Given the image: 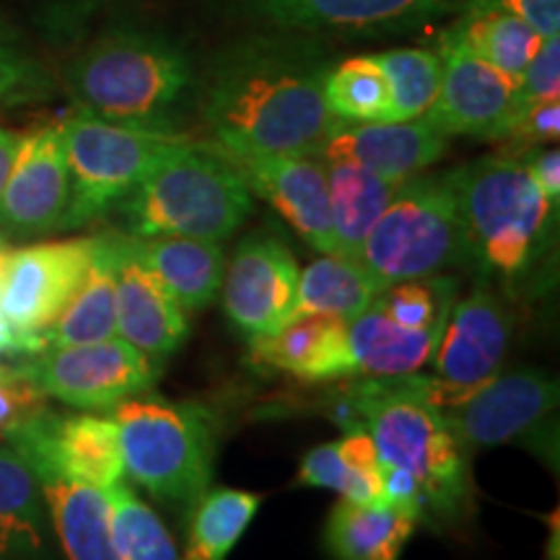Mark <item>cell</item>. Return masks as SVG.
I'll list each match as a JSON object with an SVG mask.
<instances>
[{
	"label": "cell",
	"instance_id": "cell-11",
	"mask_svg": "<svg viewBox=\"0 0 560 560\" xmlns=\"http://www.w3.org/2000/svg\"><path fill=\"white\" fill-rule=\"evenodd\" d=\"M94 247L96 236H81L9 249L3 257L0 314L24 342L26 355L39 353V332L52 325L70 296L79 291Z\"/></svg>",
	"mask_w": 560,
	"mask_h": 560
},
{
	"label": "cell",
	"instance_id": "cell-31",
	"mask_svg": "<svg viewBox=\"0 0 560 560\" xmlns=\"http://www.w3.org/2000/svg\"><path fill=\"white\" fill-rule=\"evenodd\" d=\"M45 542V499L24 457L0 446V558L26 556Z\"/></svg>",
	"mask_w": 560,
	"mask_h": 560
},
{
	"label": "cell",
	"instance_id": "cell-24",
	"mask_svg": "<svg viewBox=\"0 0 560 560\" xmlns=\"http://www.w3.org/2000/svg\"><path fill=\"white\" fill-rule=\"evenodd\" d=\"M441 330H410L369 306L348 322V380L416 374L433 359Z\"/></svg>",
	"mask_w": 560,
	"mask_h": 560
},
{
	"label": "cell",
	"instance_id": "cell-32",
	"mask_svg": "<svg viewBox=\"0 0 560 560\" xmlns=\"http://www.w3.org/2000/svg\"><path fill=\"white\" fill-rule=\"evenodd\" d=\"M262 495L236 488L206 490L190 509V529L182 560H226L260 511Z\"/></svg>",
	"mask_w": 560,
	"mask_h": 560
},
{
	"label": "cell",
	"instance_id": "cell-28",
	"mask_svg": "<svg viewBox=\"0 0 560 560\" xmlns=\"http://www.w3.org/2000/svg\"><path fill=\"white\" fill-rule=\"evenodd\" d=\"M382 289L359 257L327 252L301 270L296 301L289 319L332 317L353 322L363 314Z\"/></svg>",
	"mask_w": 560,
	"mask_h": 560
},
{
	"label": "cell",
	"instance_id": "cell-19",
	"mask_svg": "<svg viewBox=\"0 0 560 560\" xmlns=\"http://www.w3.org/2000/svg\"><path fill=\"white\" fill-rule=\"evenodd\" d=\"M450 138L425 117L408 122H346L327 132L317 156L325 161H353L369 172L402 185L418 177L446 153Z\"/></svg>",
	"mask_w": 560,
	"mask_h": 560
},
{
	"label": "cell",
	"instance_id": "cell-37",
	"mask_svg": "<svg viewBox=\"0 0 560 560\" xmlns=\"http://www.w3.org/2000/svg\"><path fill=\"white\" fill-rule=\"evenodd\" d=\"M50 94V79L24 47L0 30V107L26 104Z\"/></svg>",
	"mask_w": 560,
	"mask_h": 560
},
{
	"label": "cell",
	"instance_id": "cell-8",
	"mask_svg": "<svg viewBox=\"0 0 560 560\" xmlns=\"http://www.w3.org/2000/svg\"><path fill=\"white\" fill-rule=\"evenodd\" d=\"M60 125L70 174V202L62 231L102 219L161 156L187 140L182 132L109 122L81 109Z\"/></svg>",
	"mask_w": 560,
	"mask_h": 560
},
{
	"label": "cell",
	"instance_id": "cell-7",
	"mask_svg": "<svg viewBox=\"0 0 560 560\" xmlns=\"http://www.w3.org/2000/svg\"><path fill=\"white\" fill-rule=\"evenodd\" d=\"M359 260L380 289L444 276L454 265L472 260L446 174L405 179L363 240Z\"/></svg>",
	"mask_w": 560,
	"mask_h": 560
},
{
	"label": "cell",
	"instance_id": "cell-10",
	"mask_svg": "<svg viewBox=\"0 0 560 560\" xmlns=\"http://www.w3.org/2000/svg\"><path fill=\"white\" fill-rule=\"evenodd\" d=\"M13 363L45 397L79 410H109L156 382L149 355L120 338L47 348Z\"/></svg>",
	"mask_w": 560,
	"mask_h": 560
},
{
	"label": "cell",
	"instance_id": "cell-40",
	"mask_svg": "<svg viewBox=\"0 0 560 560\" xmlns=\"http://www.w3.org/2000/svg\"><path fill=\"white\" fill-rule=\"evenodd\" d=\"M560 132V100H545L516 107L514 122L503 140H516L522 145H550Z\"/></svg>",
	"mask_w": 560,
	"mask_h": 560
},
{
	"label": "cell",
	"instance_id": "cell-22",
	"mask_svg": "<svg viewBox=\"0 0 560 560\" xmlns=\"http://www.w3.org/2000/svg\"><path fill=\"white\" fill-rule=\"evenodd\" d=\"M249 359L299 382L348 380V322L332 317L285 322L272 335L249 340Z\"/></svg>",
	"mask_w": 560,
	"mask_h": 560
},
{
	"label": "cell",
	"instance_id": "cell-6",
	"mask_svg": "<svg viewBox=\"0 0 560 560\" xmlns=\"http://www.w3.org/2000/svg\"><path fill=\"white\" fill-rule=\"evenodd\" d=\"M109 418L120 433L125 475L156 501L190 511L213 478V416L195 402L136 395Z\"/></svg>",
	"mask_w": 560,
	"mask_h": 560
},
{
	"label": "cell",
	"instance_id": "cell-16",
	"mask_svg": "<svg viewBox=\"0 0 560 560\" xmlns=\"http://www.w3.org/2000/svg\"><path fill=\"white\" fill-rule=\"evenodd\" d=\"M221 153L240 172L249 192L268 200L312 249L322 255L335 252L330 185L327 166L319 159L304 153Z\"/></svg>",
	"mask_w": 560,
	"mask_h": 560
},
{
	"label": "cell",
	"instance_id": "cell-12",
	"mask_svg": "<svg viewBox=\"0 0 560 560\" xmlns=\"http://www.w3.org/2000/svg\"><path fill=\"white\" fill-rule=\"evenodd\" d=\"M441 83L425 120L450 136L503 140L516 115V83L459 39L441 42Z\"/></svg>",
	"mask_w": 560,
	"mask_h": 560
},
{
	"label": "cell",
	"instance_id": "cell-13",
	"mask_svg": "<svg viewBox=\"0 0 560 560\" xmlns=\"http://www.w3.org/2000/svg\"><path fill=\"white\" fill-rule=\"evenodd\" d=\"M299 278L289 244L270 234L247 236L223 272L221 299L229 322L247 340L280 330L296 301Z\"/></svg>",
	"mask_w": 560,
	"mask_h": 560
},
{
	"label": "cell",
	"instance_id": "cell-34",
	"mask_svg": "<svg viewBox=\"0 0 560 560\" xmlns=\"http://www.w3.org/2000/svg\"><path fill=\"white\" fill-rule=\"evenodd\" d=\"M389 83L387 122H408L431 109L441 83V58L431 50H389L374 55Z\"/></svg>",
	"mask_w": 560,
	"mask_h": 560
},
{
	"label": "cell",
	"instance_id": "cell-1",
	"mask_svg": "<svg viewBox=\"0 0 560 560\" xmlns=\"http://www.w3.org/2000/svg\"><path fill=\"white\" fill-rule=\"evenodd\" d=\"M317 55L285 42H252L221 58L208 81L202 117L215 149L317 156L338 122L322 94Z\"/></svg>",
	"mask_w": 560,
	"mask_h": 560
},
{
	"label": "cell",
	"instance_id": "cell-15",
	"mask_svg": "<svg viewBox=\"0 0 560 560\" xmlns=\"http://www.w3.org/2000/svg\"><path fill=\"white\" fill-rule=\"evenodd\" d=\"M5 441L24 459H42L55 470L102 490L128 478L120 433L109 416L45 410L9 433Z\"/></svg>",
	"mask_w": 560,
	"mask_h": 560
},
{
	"label": "cell",
	"instance_id": "cell-42",
	"mask_svg": "<svg viewBox=\"0 0 560 560\" xmlns=\"http://www.w3.org/2000/svg\"><path fill=\"white\" fill-rule=\"evenodd\" d=\"M524 166L535 179V185L540 187V192L545 195V200L550 202L552 208L558 210V200H560V153L558 149H540L535 151L532 156L524 159Z\"/></svg>",
	"mask_w": 560,
	"mask_h": 560
},
{
	"label": "cell",
	"instance_id": "cell-25",
	"mask_svg": "<svg viewBox=\"0 0 560 560\" xmlns=\"http://www.w3.org/2000/svg\"><path fill=\"white\" fill-rule=\"evenodd\" d=\"M117 338L115 236H96L94 257L79 291L70 296L50 327L39 332V350Z\"/></svg>",
	"mask_w": 560,
	"mask_h": 560
},
{
	"label": "cell",
	"instance_id": "cell-38",
	"mask_svg": "<svg viewBox=\"0 0 560 560\" xmlns=\"http://www.w3.org/2000/svg\"><path fill=\"white\" fill-rule=\"evenodd\" d=\"M47 410V397L16 363L0 359V439Z\"/></svg>",
	"mask_w": 560,
	"mask_h": 560
},
{
	"label": "cell",
	"instance_id": "cell-33",
	"mask_svg": "<svg viewBox=\"0 0 560 560\" xmlns=\"http://www.w3.org/2000/svg\"><path fill=\"white\" fill-rule=\"evenodd\" d=\"M322 94L335 120L387 122L389 117V83L374 55L342 60L327 70Z\"/></svg>",
	"mask_w": 560,
	"mask_h": 560
},
{
	"label": "cell",
	"instance_id": "cell-30",
	"mask_svg": "<svg viewBox=\"0 0 560 560\" xmlns=\"http://www.w3.org/2000/svg\"><path fill=\"white\" fill-rule=\"evenodd\" d=\"M450 34L514 83L542 45V37L527 21L482 0H470L467 16Z\"/></svg>",
	"mask_w": 560,
	"mask_h": 560
},
{
	"label": "cell",
	"instance_id": "cell-36",
	"mask_svg": "<svg viewBox=\"0 0 560 560\" xmlns=\"http://www.w3.org/2000/svg\"><path fill=\"white\" fill-rule=\"evenodd\" d=\"M457 285L450 276L402 280L376 293L371 306L410 330H431L446 325L452 304L457 301Z\"/></svg>",
	"mask_w": 560,
	"mask_h": 560
},
{
	"label": "cell",
	"instance_id": "cell-14",
	"mask_svg": "<svg viewBox=\"0 0 560 560\" xmlns=\"http://www.w3.org/2000/svg\"><path fill=\"white\" fill-rule=\"evenodd\" d=\"M68 202L70 174L58 122L21 140L16 164L0 192V234L9 242H26L62 231Z\"/></svg>",
	"mask_w": 560,
	"mask_h": 560
},
{
	"label": "cell",
	"instance_id": "cell-35",
	"mask_svg": "<svg viewBox=\"0 0 560 560\" xmlns=\"http://www.w3.org/2000/svg\"><path fill=\"white\" fill-rule=\"evenodd\" d=\"M112 529L122 560H182L166 524L122 482L107 488Z\"/></svg>",
	"mask_w": 560,
	"mask_h": 560
},
{
	"label": "cell",
	"instance_id": "cell-3",
	"mask_svg": "<svg viewBox=\"0 0 560 560\" xmlns=\"http://www.w3.org/2000/svg\"><path fill=\"white\" fill-rule=\"evenodd\" d=\"M117 208L130 236L223 242L249 219L255 202L219 149L187 138L161 156Z\"/></svg>",
	"mask_w": 560,
	"mask_h": 560
},
{
	"label": "cell",
	"instance_id": "cell-4",
	"mask_svg": "<svg viewBox=\"0 0 560 560\" xmlns=\"http://www.w3.org/2000/svg\"><path fill=\"white\" fill-rule=\"evenodd\" d=\"M190 83L187 55L174 42L145 32H112L66 70V86L81 112L145 128H164V117Z\"/></svg>",
	"mask_w": 560,
	"mask_h": 560
},
{
	"label": "cell",
	"instance_id": "cell-43",
	"mask_svg": "<svg viewBox=\"0 0 560 560\" xmlns=\"http://www.w3.org/2000/svg\"><path fill=\"white\" fill-rule=\"evenodd\" d=\"M21 140H24V136H19V132L0 125V192H3L5 182L11 177L13 164H16Z\"/></svg>",
	"mask_w": 560,
	"mask_h": 560
},
{
	"label": "cell",
	"instance_id": "cell-2",
	"mask_svg": "<svg viewBox=\"0 0 560 560\" xmlns=\"http://www.w3.org/2000/svg\"><path fill=\"white\" fill-rule=\"evenodd\" d=\"M452 384L436 376L359 380L340 400L342 429L363 425L380 465L408 470L423 493L425 516L457 520L472 501L470 452L462 446L444 408Z\"/></svg>",
	"mask_w": 560,
	"mask_h": 560
},
{
	"label": "cell",
	"instance_id": "cell-9",
	"mask_svg": "<svg viewBox=\"0 0 560 560\" xmlns=\"http://www.w3.org/2000/svg\"><path fill=\"white\" fill-rule=\"evenodd\" d=\"M467 452L522 446L558 465V382L537 369L495 374L444 408Z\"/></svg>",
	"mask_w": 560,
	"mask_h": 560
},
{
	"label": "cell",
	"instance_id": "cell-5",
	"mask_svg": "<svg viewBox=\"0 0 560 560\" xmlns=\"http://www.w3.org/2000/svg\"><path fill=\"white\" fill-rule=\"evenodd\" d=\"M465 223L470 257L501 278H522L548 240L556 208L524 161L482 156L446 174Z\"/></svg>",
	"mask_w": 560,
	"mask_h": 560
},
{
	"label": "cell",
	"instance_id": "cell-21",
	"mask_svg": "<svg viewBox=\"0 0 560 560\" xmlns=\"http://www.w3.org/2000/svg\"><path fill=\"white\" fill-rule=\"evenodd\" d=\"M446 0H242L244 11L285 32H366L431 16Z\"/></svg>",
	"mask_w": 560,
	"mask_h": 560
},
{
	"label": "cell",
	"instance_id": "cell-17",
	"mask_svg": "<svg viewBox=\"0 0 560 560\" xmlns=\"http://www.w3.org/2000/svg\"><path fill=\"white\" fill-rule=\"evenodd\" d=\"M509 342V306L488 285H475L465 299L452 304L433 350V376L459 389L480 387L499 374Z\"/></svg>",
	"mask_w": 560,
	"mask_h": 560
},
{
	"label": "cell",
	"instance_id": "cell-27",
	"mask_svg": "<svg viewBox=\"0 0 560 560\" xmlns=\"http://www.w3.org/2000/svg\"><path fill=\"white\" fill-rule=\"evenodd\" d=\"M296 486L325 488L355 503H382L376 446L363 425H348L340 439L314 446L301 459Z\"/></svg>",
	"mask_w": 560,
	"mask_h": 560
},
{
	"label": "cell",
	"instance_id": "cell-26",
	"mask_svg": "<svg viewBox=\"0 0 560 560\" xmlns=\"http://www.w3.org/2000/svg\"><path fill=\"white\" fill-rule=\"evenodd\" d=\"M420 520L384 503L340 499L325 524V550L332 560H400Z\"/></svg>",
	"mask_w": 560,
	"mask_h": 560
},
{
	"label": "cell",
	"instance_id": "cell-23",
	"mask_svg": "<svg viewBox=\"0 0 560 560\" xmlns=\"http://www.w3.org/2000/svg\"><path fill=\"white\" fill-rule=\"evenodd\" d=\"M130 249L156 276L187 314L221 296L226 255L221 242L190 236H130Z\"/></svg>",
	"mask_w": 560,
	"mask_h": 560
},
{
	"label": "cell",
	"instance_id": "cell-39",
	"mask_svg": "<svg viewBox=\"0 0 560 560\" xmlns=\"http://www.w3.org/2000/svg\"><path fill=\"white\" fill-rule=\"evenodd\" d=\"M545 100H560V39H542L540 50L516 81V107Z\"/></svg>",
	"mask_w": 560,
	"mask_h": 560
},
{
	"label": "cell",
	"instance_id": "cell-41",
	"mask_svg": "<svg viewBox=\"0 0 560 560\" xmlns=\"http://www.w3.org/2000/svg\"><path fill=\"white\" fill-rule=\"evenodd\" d=\"M482 3H493L499 9H506L516 16L527 21V24L540 34L542 39L558 37L560 32V0H482Z\"/></svg>",
	"mask_w": 560,
	"mask_h": 560
},
{
	"label": "cell",
	"instance_id": "cell-20",
	"mask_svg": "<svg viewBox=\"0 0 560 560\" xmlns=\"http://www.w3.org/2000/svg\"><path fill=\"white\" fill-rule=\"evenodd\" d=\"M39 482L68 560H122L112 529L107 490L55 470L42 459H24Z\"/></svg>",
	"mask_w": 560,
	"mask_h": 560
},
{
	"label": "cell",
	"instance_id": "cell-44",
	"mask_svg": "<svg viewBox=\"0 0 560 560\" xmlns=\"http://www.w3.org/2000/svg\"><path fill=\"white\" fill-rule=\"evenodd\" d=\"M24 355H26L24 342L19 340V335L11 330V325L3 319V314H0V359L19 361L24 359Z\"/></svg>",
	"mask_w": 560,
	"mask_h": 560
},
{
	"label": "cell",
	"instance_id": "cell-18",
	"mask_svg": "<svg viewBox=\"0 0 560 560\" xmlns=\"http://www.w3.org/2000/svg\"><path fill=\"white\" fill-rule=\"evenodd\" d=\"M115 236V296L117 338L143 355L166 361L190 335L187 312L166 285L138 260L128 234Z\"/></svg>",
	"mask_w": 560,
	"mask_h": 560
},
{
	"label": "cell",
	"instance_id": "cell-45",
	"mask_svg": "<svg viewBox=\"0 0 560 560\" xmlns=\"http://www.w3.org/2000/svg\"><path fill=\"white\" fill-rule=\"evenodd\" d=\"M9 240H5V236L3 234H0V262H3V257L5 255H9Z\"/></svg>",
	"mask_w": 560,
	"mask_h": 560
},
{
	"label": "cell",
	"instance_id": "cell-29",
	"mask_svg": "<svg viewBox=\"0 0 560 560\" xmlns=\"http://www.w3.org/2000/svg\"><path fill=\"white\" fill-rule=\"evenodd\" d=\"M327 185H330V219L335 252L359 257L361 244L371 226L395 198V182L369 172L353 161H325Z\"/></svg>",
	"mask_w": 560,
	"mask_h": 560
}]
</instances>
